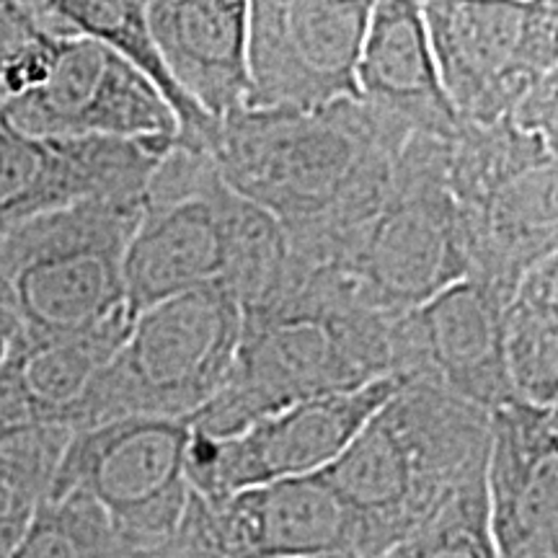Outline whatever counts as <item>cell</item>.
I'll list each match as a JSON object with an SVG mask.
<instances>
[{"mask_svg": "<svg viewBox=\"0 0 558 558\" xmlns=\"http://www.w3.org/2000/svg\"><path fill=\"white\" fill-rule=\"evenodd\" d=\"M409 137L360 101L318 111L241 107L215 122L207 153L230 192L279 220L300 264L337 269L386 202Z\"/></svg>", "mask_w": 558, "mask_h": 558, "instance_id": "obj_1", "label": "cell"}, {"mask_svg": "<svg viewBox=\"0 0 558 558\" xmlns=\"http://www.w3.org/2000/svg\"><path fill=\"white\" fill-rule=\"evenodd\" d=\"M241 318L226 386L190 418L199 435H235L271 411L393 375V318L362 303L337 271L292 259L284 288L262 308L241 311Z\"/></svg>", "mask_w": 558, "mask_h": 558, "instance_id": "obj_2", "label": "cell"}, {"mask_svg": "<svg viewBox=\"0 0 558 558\" xmlns=\"http://www.w3.org/2000/svg\"><path fill=\"white\" fill-rule=\"evenodd\" d=\"M486 456L488 411L403 380L318 476L357 520L362 556L375 558L484 476Z\"/></svg>", "mask_w": 558, "mask_h": 558, "instance_id": "obj_3", "label": "cell"}, {"mask_svg": "<svg viewBox=\"0 0 558 558\" xmlns=\"http://www.w3.org/2000/svg\"><path fill=\"white\" fill-rule=\"evenodd\" d=\"M143 199L81 202L0 230V318L11 337H78L132 318L124 251Z\"/></svg>", "mask_w": 558, "mask_h": 558, "instance_id": "obj_4", "label": "cell"}, {"mask_svg": "<svg viewBox=\"0 0 558 558\" xmlns=\"http://www.w3.org/2000/svg\"><path fill=\"white\" fill-rule=\"evenodd\" d=\"M469 279L505 300L522 275L558 248V150L507 120L463 124L450 143Z\"/></svg>", "mask_w": 558, "mask_h": 558, "instance_id": "obj_5", "label": "cell"}, {"mask_svg": "<svg viewBox=\"0 0 558 558\" xmlns=\"http://www.w3.org/2000/svg\"><path fill=\"white\" fill-rule=\"evenodd\" d=\"M241 324L239 300L222 284L137 313L94 383L81 429L122 416L192 418L226 386Z\"/></svg>", "mask_w": 558, "mask_h": 558, "instance_id": "obj_6", "label": "cell"}, {"mask_svg": "<svg viewBox=\"0 0 558 558\" xmlns=\"http://www.w3.org/2000/svg\"><path fill=\"white\" fill-rule=\"evenodd\" d=\"M450 143L414 135L393 160V184L360 230L337 275L388 318L418 308L469 277L458 209L448 190Z\"/></svg>", "mask_w": 558, "mask_h": 558, "instance_id": "obj_7", "label": "cell"}, {"mask_svg": "<svg viewBox=\"0 0 558 558\" xmlns=\"http://www.w3.org/2000/svg\"><path fill=\"white\" fill-rule=\"evenodd\" d=\"M190 418L122 416L73 432L45 499L78 494L107 520L128 556L177 538L190 505Z\"/></svg>", "mask_w": 558, "mask_h": 558, "instance_id": "obj_8", "label": "cell"}, {"mask_svg": "<svg viewBox=\"0 0 558 558\" xmlns=\"http://www.w3.org/2000/svg\"><path fill=\"white\" fill-rule=\"evenodd\" d=\"M432 58L463 124H494L558 73V0H418Z\"/></svg>", "mask_w": 558, "mask_h": 558, "instance_id": "obj_9", "label": "cell"}, {"mask_svg": "<svg viewBox=\"0 0 558 558\" xmlns=\"http://www.w3.org/2000/svg\"><path fill=\"white\" fill-rule=\"evenodd\" d=\"M403 380L401 375H386L354 390L292 403L228 437L192 429L186 452L190 488L202 499H222L243 488L329 469Z\"/></svg>", "mask_w": 558, "mask_h": 558, "instance_id": "obj_10", "label": "cell"}, {"mask_svg": "<svg viewBox=\"0 0 558 558\" xmlns=\"http://www.w3.org/2000/svg\"><path fill=\"white\" fill-rule=\"evenodd\" d=\"M373 0H248L246 109L318 111L357 101Z\"/></svg>", "mask_w": 558, "mask_h": 558, "instance_id": "obj_11", "label": "cell"}, {"mask_svg": "<svg viewBox=\"0 0 558 558\" xmlns=\"http://www.w3.org/2000/svg\"><path fill=\"white\" fill-rule=\"evenodd\" d=\"M5 122L29 137H122L177 145V111L143 70L101 41L54 39L45 81L0 101Z\"/></svg>", "mask_w": 558, "mask_h": 558, "instance_id": "obj_12", "label": "cell"}, {"mask_svg": "<svg viewBox=\"0 0 558 558\" xmlns=\"http://www.w3.org/2000/svg\"><path fill=\"white\" fill-rule=\"evenodd\" d=\"M166 550L184 558H365L357 520L318 473L222 499L192 492Z\"/></svg>", "mask_w": 558, "mask_h": 558, "instance_id": "obj_13", "label": "cell"}, {"mask_svg": "<svg viewBox=\"0 0 558 558\" xmlns=\"http://www.w3.org/2000/svg\"><path fill=\"white\" fill-rule=\"evenodd\" d=\"M505 300L473 279H460L390 324V373L429 383L494 411L512 401L505 360Z\"/></svg>", "mask_w": 558, "mask_h": 558, "instance_id": "obj_14", "label": "cell"}, {"mask_svg": "<svg viewBox=\"0 0 558 558\" xmlns=\"http://www.w3.org/2000/svg\"><path fill=\"white\" fill-rule=\"evenodd\" d=\"M171 148L122 137H29L0 111V226L81 202L145 199Z\"/></svg>", "mask_w": 558, "mask_h": 558, "instance_id": "obj_15", "label": "cell"}, {"mask_svg": "<svg viewBox=\"0 0 558 558\" xmlns=\"http://www.w3.org/2000/svg\"><path fill=\"white\" fill-rule=\"evenodd\" d=\"M484 484L494 558H558V407L488 411Z\"/></svg>", "mask_w": 558, "mask_h": 558, "instance_id": "obj_16", "label": "cell"}, {"mask_svg": "<svg viewBox=\"0 0 558 558\" xmlns=\"http://www.w3.org/2000/svg\"><path fill=\"white\" fill-rule=\"evenodd\" d=\"M357 101L403 135L452 143L460 117L439 81L418 0H373L357 60Z\"/></svg>", "mask_w": 558, "mask_h": 558, "instance_id": "obj_17", "label": "cell"}, {"mask_svg": "<svg viewBox=\"0 0 558 558\" xmlns=\"http://www.w3.org/2000/svg\"><path fill=\"white\" fill-rule=\"evenodd\" d=\"M145 29L173 86L207 120L246 99L248 0H137Z\"/></svg>", "mask_w": 558, "mask_h": 558, "instance_id": "obj_18", "label": "cell"}, {"mask_svg": "<svg viewBox=\"0 0 558 558\" xmlns=\"http://www.w3.org/2000/svg\"><path fill=\"white\" fill-rule=\"evenodd\" d=\"M218 179L215 169L194 192H145L122 264L132 318L169 298L220 284L222 235L213 199Z\"/></svg>", "mask_w": 558, "mask_h": 558, "instance_id": "obj_19", "label": "cell"}, {"mask_svg": "<svg viewBox=\"0 0 558 558\" xmlns=\"http://www.w3.org/2000/svg\"><path fill=\"white\" fill-rule=\"evenodd\" d=\"M135 318L78 337H11L0 360V424L81 429L94 383Z\"/></svg>", "mask_w": 558, "mask_h": 558, "instance_id": "obj_20", "label": "cell"}, {"mask_svg": "<svg viewBox=\"0 0 558 558\" xmlns=\"http://www.w3.org/2000/svg\"><path fill=\"white\" fill-rule=\"evenodd\" d=\"M512 393L533 407H558V254L530 267L501 311Z\"/></svg>", "mask_w": 558, "mask_h": 558, "instance_id": "obj_21", "label": "cell"}, {"mask_svg": "<svg viewBox=\"0 0 558 558\" xmlns=\"http://www.w3.org/2000/svg\"><path fill=\"white\" fill-rule=\"evenodd\" d=\"M213 199L222 235L220 284L233 292L241 311L262 308L284 288L292 269L284 228L267 209L230 192L220 179Z\"/></svg>", "mask_w": 558, "mask_h": 558, "instance_id": "obj_22", "label": "cell"}, {"mask_svg": "<svg viewBox=\"0 0 558 558\" xmlns=\"http://www.w3.org/2000/svg\"><path fill=\"white\" fill-rule=\"evenodd\" d=\"M104 514L78 494L39 499L11 558H120Z\"/></svg>", "mask_w": 558, "mask_h": 558, "instance_id": "obj_23", "label": "cell"}, {"mask_svg": "<svg viewBox=\"0 0 558 558\" xmlns=\"http://www.w3.org/2000/svg\"><path fill=\"white\" fill-rule=\"evenodd\" d=\"M375 558H494L486 527L484 476L460 488L427 525Z\"/></svg>", "mask_w": 558, "mask_h": 558, "instance_id": "obj_24", "label": "cell"}, {"mask_svg": "<svg viewBox=\"0 0 558 558\" xmlns=\"http://www.w3.org/2000/svg\"><path fill=\"white\" fill-rule=\"evenodd\" d=\"M73 34L50 0H0V83L9 68L41 39Z\"/></svg>", "mask_w": 558, "mask_h": 558, "instance_id": "obj_25", "label": "cell"}, {"mask_svg": "<svg viewBox=\"0 0 558 558\" xmlns=\"http://www.w3.org/2000/svg\"><path fill=\"white\" fill-rule=\"evenodd\" d=\"M34 505L13 497L0 499V558H11L24 535Z\"/></svg>", "mask_w": 558, "mask_h": 558, "instance_id": "obj_26", "label": "cell"}, {"mask_svg": "<svg viewBox=\"0 0 558 558\" xmlns=\"http://www.w3.org/2000/svg\"><path fill=\"white\" fill-rule=\"evenodd\" d=\"M9 341H11V329L3 324V318H0V360H3L5 349H9Z\"/></svg>", "mask_w": 558, "mask_h": 558, "instance_id": "obj_27", "label": "cell"}, {"mask_svg": "<svg viewBox=\"0 0 558 558\" xmlns=\"http://www.w3.org/2000/svg\"><path fill=\"white\" fill-rule=\"evenodd\" d=\"M5 497H9V494H5L3 486H0V499H5Z\"/></svg>", "mask_w": 558, "mask_h": 558, "instance_id": "obj_28", "label": "cell"}, {"mask_svg": "<svg viewBox=\"0 0 558 558\" xmlns=\"http://www.w3.org/2000/svg\"><path fill=\"white\" fill-rule=\"evenodd\" d=\"M326 558H344V556H326Z\"/></svg>", "mask_w": 558, "mask_h": 558, "instance_id": "obj_29", "label": "cell"}, {"mask_svg": "<svg viewBox=\"0 0 558 558\" xmlns=\"http://www.w3.org/2000/svg\"><path fill=\"white\" fill-rule=\"evenodd\" d=\"M0 230H3V226H0Z\"/></svg>", "mask_w": 558, "mask_h": 558, "instance_id": "obj_30", "label": "cell"}]
</instances>
